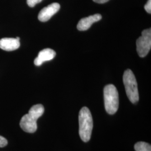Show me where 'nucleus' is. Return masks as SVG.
I'll return each instance as SVG.
<instances>
[{"label": "nucleus", "instance_id": "nucleus-2", "mask_svg": "<svg viewBox=\"0 0 151 151\" xmlns=\"http://www.w3.org/2000/svg\"><path fill=\"white\" fill-rule=\"evenodd\" d=\"M79 134L84 142H88L91 136L93 120L91 113L87 107H83L79 113Z\"/></svg>", "mask_w": 151, "mask_h": 151}, {"label": "nucleus", "instance_id": "nucleus-5", "mask_svg": "<svg viewBox=\"0 0 151 151\" xmlns=\"http://www.w3.org/2000/svg\"><path fill=\"white\" fill-rule=\"evenodd\" d=\"M137 50L140 57H145L149 53L151 48V30H144L142 35L137 40Z\"/></svg>", "mask_w": 151, "mask_h": 151}, {"label": "nucleus", "instance_id": "nucleus-8", "mask_svg": "<svg viewBox=\"0 0 151 151\" xmlns=\"http://www.w3.org/2000/svg\"><path fill=\"white\" fill-rule=\"evenodd\" d=\"M55 55L56 53L53 49L50 48L44 49L39 53L38 57L34 60V64L37 66H40L44 62L53 60Z\"/></svg>", "mask_w": 151, "mask_h": 151}, {"label": "nucleus", "instance_id": "nucleus-4", "mask_svg": "<svg viewBox=\"0 0 151 151\" xmlns=\"http://www.w3.org/2000/svg\"><path fill=\"white\" fill-rule=\"evenodd\" d=\"M123 83L125 91L130 101L136 104L139 101V93L135 76L132 70L128 69L124 72Z\"/></svg>", "mask_w": 151, "mask_h": 151}, {"label": "nucleus", "instance_id": "nucleus-6", "mask_svg": "<svg viewBox=\"0 0 151 151\" xmlns=\"http://www.w3.org/2000/svg\"><path fill=\"white\" fill-rule=\"evenodd\" d=\"M60 5L58 3H53L43 8L38 15V19L42 22H46L60 10Z\"/></svg>", "mask_w": 151, "mask_h": 151}, {"label": "nucleus", "instance_id": "nucleus-11", "mask_svg": "<svg viewBox=\"0 0 151 151\" xmlns=\"http://www.w3.org/2000/svg\"><path fill=\"white\" fill-rule=\"evenodd\" d=\"M43 0H27V5L29 6L33 7L36 5L38 3H40Z\"/></svg>", "mask_w": 151, "mask_h": 151}, {"label": "nucleus", "instance_id": "nucleus-12", "mask_svg": "<svg viewBox=\"0 0 151 151\" xmlns=\"http://www.w3.org/2000/svg\"><path fill=\"white\" fill-rule=\"evenodd\" d=\"M8 142L5 138L0 135V148L4 147L7 145Z\"/></svg>", "mask_w": 151, "mask_h": 151}, {"label": "nucleus", "instance_id": "nucleus-13", "mask_svg": "<svg viewBox=\"0 0 151 151\" xmlns=\"http://www.w3.org/2000/svg\"><path fill=\"white\" fill-rule=\"evenodd\" d=\"M145 9L146 10V11L149 13H151V0H148L145 6Z\"/></svg>", "mask_w": 151, "mask_h": 151}, {"label": "nucleus", "instance_id": "nucleus-9", "mask_svg": "<svg viewBox=\"0 0 151 151\" xmlns=\"http://www.w3.org/2000/svg\"><path fill=\"white\" fill-rule=\"evenodd\" d=\"M20 40L16 38H4L0 40V48L6 51H13L19 48Z\"/></svg>", "mask_w": 151, "mask_h": 151}, {"label": "nucleus", "instance_id": "nucleus-3", "mask_svg": "<svg viewBox=\"0 0 151 151\" xmlns=\"http://www.w3.org/2000/svg\"><path fill=\"white\" fill-rule=\"evenodd\" d=\"M105 108L106 112L110 115L115 113L119 108V95L115 86L110 84L104 88Z\"/></svg>", "mask_w": 151, "mask_h": 151}, {"label": "nucleus", "instance_id": "nucleus-10", "mask_svg": "<svg viewBox=\"0 0 151 151\" xmlns=\"http://www.w3.org/2000/svg\"><path fill=\"white\" fill-rule=\"evenodd\" d=\"M134 149L135 151H151V146L146 142H139L134 145Z\"/></svg>", "mask_w": 151, "mask_h": 151}, {"label": "nucleus", "instance_id": "nucleus-1", "mask_svg": "<svg viewBox=\"0 0 151 151\" xmlns=\"http://www.w3.org/2000/svg\"><path fill=\"white\" fill-rule=\"evenodd\" d=\"M44 108L42 104L32 106L27 114L24 115L20 120V126L24 132L33 133L37 130V121L42 116Z\"/></svg>", "mask_w": 151, "mask_h": 151}, {"label": "nucleus", "instance_id": "nucleus-7", "mask_svg": "<svg viewBox=\"0 0 151 151\" xmlns=\"http://www.w3.org/2000/svg\"><path fill=\"white\" fill-rule=\"evenodd\" d=\"M101 18V15L98 14L83 18L78 22L77 25V28L80 31L87 30L91 27L92 24L100 21Z\"/></svg>", "mask_w": 151, "mask_h": 151}, {"label": "nucleus", "instance_id": "nucleus-14", "mask_svg": "<svg viewBox=\"0 0 151 151\" xmlns=\"http://www.w3.org/2000/svg\"><path fill=\"white\" fill-rule=\"evenodd\" d=\"M93 1L98 4H104L107 2L109 0H93Z\"/></svg>", "mask_w": 151, "mask_h": 151}]
</instances>
